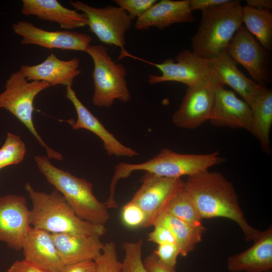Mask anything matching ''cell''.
<instances>
[{
    "label": "cell",
    "mask_w": 272,
    "mask_h": 272,
    "mask_svg": "<svg viewBox=\"0 0 272 272\" xmlns=\"http://www.w3.org/2000/svg\"><path fill=\"white\" fill-rule=\"evenodd\" d=\"M184 188L202 219L220 217L235 222L247 242H254L262 234L247 222L234 185L221 173L207 170L188 176Z\"/></svg>",
    "instance_id": "obj_1"
},
{
    "label": "cell",
    "mask_w": 272,
    "mask_h": 272,
    "mask_svg": "<svg viewBox=\"0 0 272 272\" xmlns=\"http://www.w3.org/2000/svg\"><path fill=\"white\" fill-rule=\"evenodd\" d=\"M25 189L31 200V227L51 234L70 233L101 237L106 232L105 226L82 220L75 213L63 196L56 190L50 193L35 190L30 183Z\"/></svg>",
    "instance_id": "obj_2"
},
{
    "label": "cell",
    "mask_w": 272,
    "mask_h": 272,
    "mask_svg": "<svg viewBox=\"0 0 272 272\" xmlns=\"http://www.w3.org/2000/svg\"><path fill=\"white\" fill-rule=\"evenodd\" d=\"M34 160L39 171L63 196L79 218L105 226L110 218L108 209L94 195L91 183L55 167L47 156L37 155Z\"/></svg>",
    "instance_id": "obj_3"
},
{
    "label": "cell",
    "mask_w": 272,
    "mask_h": 272,
    "mask_svg": "<svg viewBox=\"0 0 272 272\" xmlns=\"http://www.w3.org/2000/svg\"><path fill=\"white\" fill-rule=\"evenodd\" d=\"M242 7L239 1L230 0L201 11L198 27L191 39L192 52L210 60L226 51L242 26Z\"/></svg>",
    "instance_id": "obj_4"
},
{
    "label": "cell",
    "mask_w": 272,
    "mask_h": 272,
    "mask_svg": "<svg viewBox=\"0 0 272 272\" xmlns=\"http://www.w3.org/2000/svg\"><path fill=\"white\" fill-rule=\"evenodd\" d=\"M225 161L218 151L204 154H180L164 148L143 163L120 162L116 164L110 191L114 192L117 181L128 177L134 171H144L159 176L181 178L183 176L188 177L209 170L210 167Z\"/></svg>",
    "instance_id": "obj_5"
},
{
    "label": "cell",
    "mask_w": 272,
    "mask_h": 272,
    "mask_svg": "<svg viewBox=\"0 0 272 272\" xmlns=\"http://www.w3.org/2000/svg\"><path fill=\"white\" fill-rule=\"evenodd\" d=\"M50 87V84L45 82H29L19 70L6 81L5 90L0 94V108H4L12 113L28 129L45 149L49 158L61 161L62 154L52 149L43 140L33 121V103L36 96Z\"/></svg>",
    "instance_id": "obj_6"
},
{
    "label": "cell",
    "mask_w": 272,
    "mask_h": 272,
    "mask_svg": "<svg viewBox=\"0 0 272 272\" xmlns=\"http://www.w3.org/2000/svg\"><path fill=\"white\" fill-rule=\"evenodd\" d=\"M92 58L94 93L92 102L98 107L109 108L115 100L128 102L131 95L126 81V70L121 63L114 61L102 45H91L87 50Z\"/></svg>",
    "instance_id": "obj_7"
},
{
    "label": "cell",
    "mask_w": 272,
    "mask_h": 272,
    "mask_svg": "<svg viewBox=\"0 0 272 272\" xmlns=\"http://www.w3.org/2000/svg\"><path fill=\"white\" fill-rule=\"evenodd\" d=\"M70 4L86 16L90 31L101 42L120 48L122 53L126 52L125 33L134 19L125 10L111 5L97 8L80 1H70Z\"/></svg>",
    "instance_id": "obj_8"
},
{
    "label": "cell",
    "mask_w": 272,
    "mask_h": 272,
    "mask_svg": "<svg viewBox=\"0 0 272 272\" xmlns=\"http://www.w3.org/2000/svg\"><path fill=\"white\" fill-rule=\"evenodd\" d=\"M142 184L130 200L137 204L146 217L144 228L153 226L165 212L170 200L184 185L180 178L165 177L145 172Z\"/></svg>",
    "instance_id": "obj_9"
},
{
    "label": "cell",
    "mask_w": 272,
    "mask_h": 272,
    "mask_svg": "<svg viewBox=\"0 0 272 272\" xmlns=\"http://www.w3.org/2000/svg\"><path fill=\"white\" fill-rule=\"evenodd\" d=\"M175 58L176 61L172 58H167L158 63L143 60L154 65L161 72L160 75H149L148 83L154 85L165 82H176L189 87L216 78L209 65V60L195 55L192 51L183 50Z\"/></svg>",
    "instance_id": "obj_10"
},
{
    "label": "cell",
    "mask_w": 272,
    "mask_h": 272,
    "mask_svg": "<svg viewBox=\"0 0 272 272\" xmlns=\"http://www.w3.org/2000/svg\"><path fill=\"white\" fill-rule=\"evenodd\" d=\"M221 85L223 84L215 77L187 87L180 106L172 115L173 123L179 128L193 129L210 120L215 92Z\"/></svg>",
    "instance_id": "obj_11"
},
{
    "label": "cell",
    "mask_w": 272,
    "mask_h": 272,
    "mask_svg": "<svg viewBox=\"0 0 272 272\" xmlns=\"http://www.w3.org/2000/svg\"><path fill=\"white\" fill-rule=\"evenodd\" d=\"M227 52L242 65L257 84L265 85L270 79V58L267 51L256 38L242 26L230 42Z\"/></svg>",
    "instance_id": "obj_12"
},
{
    "label": "cell",
    "mask_w": 272,
    "mask_h": 272,
    "mask_svg": "<svg viewBox=\"0 0 272 272\" xmlns=\"http://www.w3.org/2000/svg\"><path fill=\"white\" fill-rule=\"evenodd\" d=\"M14 32L22 37V44H33L52 49L86 52L93 40L86 33L69 30L47 31L27 21H18L12 25Z\"/></svg>",
    "instance_id": "obj_13"
},
{
    "label": "cell",
    "mask_w": 272,
    "mask_h": 272,
    "mask_svg": "<svg viewBox=\"0 0 272 272\" xmlns=\"http://www.w3.org/2000/svg\"><path fill=\"white\" fill-rule=\"evenodd\" d=\"M30 211L24 196L9 194L0 196V242L14 250H22L31 227Z\"/></svg>",
    "instance_id": "obj_14"
},
{
    "label": "cell",
    "mask_w": 272,
    "mask_h": 272,
    "mask_svg": "<svg viewBox=\"0 0 272 272\" xmlns=\"http://www.w3.org/2000/svg\"><path fill=\"white\" fill-rule=\"evenodd\" d=\"M209 121L215 126L242 128L251 132V108L234 92L221 85L215 92L213 110Z\"/></svg>",
    "instance_id": "obj_15"
},
{
    "label": "cell",
    "mask_w": 272,
    "mask_h": 272,
    "mask_svg": "<svg viewBox=\"0 0 272 272\" xmlns=\"http://www.w3.org/2000/svg\"><path fill=\"white\" fill-rule=\"evenodd\" d=\"M66 97L73 104L77 114L76 121H67L74 129H85L97 135L102 141L103 147L109 156L133 157L139 155L134 150L121 143L110 132L99 119L83 104L71 86L66 88Z\"/></svg>",
    "instance_id": "obj_16"
},
{
    "label": "cell",
    "mask_w": 272,
    "mask_h": 272,
    "mask_svg": "<svg viewBox=\"0 0 272 272\" xmlns=\"http://www.w3.org/2000/svg\"><path fill=\"white\" fill-rule=\"evenodd\" d=\"M80 64L79 58L63 60L51 53L43 62L34 65H22L20 70L28 81L45 82L51 87H72L75 79L82 73Z\"/></svg>",
    "instance_id": "obj_17"
},
{
    "label": "cell",
    "mask_w": 272,
    "mask_h": 272,
    "mask_svg": "<svg viewBox=\"0 0 272 272\" xmlns=\"http://www.w3.org/2000/svg\"><path fill=\"white\" fill-rule=\"evenodd\" d=\"M24 259L50 272H60L65 266L52 235L44 230L30 227L23 241Z\"/></svg>",
    "instance_id": "obj_18"
},
{
    "label": "cell",
    "mask_w": 272,
    "mask_h": 272,
    "mask_svg": "<svg viewBox=\"0 0 272 272\" xmlns=\"http://www.w3.org/2000/svg\"><path fill=\"white\" fill-rule=\"evenodd\" d=\"M195 18L191 11L189 0H161L138 18L134 27L138 30L151 28L162 30L177 23H191Z\"/></svg>",
    "instance_id": "obj_19"
},
{
    "label": "cell",
    "mask_w": 272,
    "mask_h": 272,
    "mask_svg": "<svg viewBox=\"0 0 272 272\" xmlns=\"http://www.w3.org/2000/svg\"><path fill=\"white\" fill-rule=\"evenodd\" d=\"M228 269L231 272H267L272 269V228L260 236L246 250L230 256Z\"/></svg>",
    "instance_id": "obj_20"
},
{
    "label": "cell",
    "mask_w": 272,
    "mask_h": 272,
    "mask_svg": "<svg viewBox=\"0 0 272 272\" xmlns=\"http://www.w3.org/2000/svg\"><path fill=\"white\" fill-rule=\"evenodd\" d=\"M209 63L219 82L224 86L227 85L231 87L250 106L263 85L257 84L242 73L227 50L216 58L209 60Z\"/></svg>",
    "instance_id": "obj_21"
},
{
    "label": "cell",
    "mask_w": 272,
    "mask_h": 272,
    "mask_svg": "<svg viewBox=\"0 0 272 272\" xmlns=\"http://www.w3.org/2000/svg\"><path fill=\"white\" fill-rule=\"evenodd\" d=\"M21 13L56 23L60 28L67 30L85 27L88 23L84 13L66 8L57 0H22Z\"/></svg>",
    "instance_id": "obj_22"
},
{
    "label": "cell",
    "mask_w": 272,
    "mask_h": 272,
    "mask_svg": "<svg viewBox=\"0 0 272 272\" xmlns=\"http://www.w3.org/2000/svg\"><path fill=\"white\" fill-rule=\"evenodd\" d=\"M64 265L94 260L101 253L104 244L99 236L70 233L51 234Z\"/></svg>",
    "instance_id": "obj_23"
},
{
    "label": "cell",
    "mask_w": 272,
    "mask_h": 272,
    "mask_svg": "<svg viewBox=\"0 0 272 272\" xmlns=\"http://www.w3.org/2000/svg\"><path fill=\"white\" fill-rule=\"evenodd\" d=\"M252 113L251 133L259 141L262 150L271 152L270 132L272 125V91L262 85L250 105Z\"/></svg>",
    "instance_id": "obj_24"
},
{
    "label": "cell",
    "mask_w": 272,
    "mask_h": 272,
    "mask_svg": "<svg viewBox=\"0 0 272 272\" xmlns=\"http://www.w3.org/2000/svg\"><path fill=\"white\" fill-rule=\"evenodd\" d=\"M156 224L162 225L171 231L180 248V255L182 256H186L195 249L206 231V228L192 227L166 212L158 218Z\"/></svg>",
    "instance_id": "obj_25"
},
{
    "label": "cell",
    "mask_w": 272,
    "mask_h": 272,
    "mask_svg": "<svg viewBox=\"0 0 272 272\" xmlns=\"http://www.w3.org/2000/svg\"><path fill=\"white\" fill-rule=\"evenodd\" d=\"M242 21L246 29L267 51L272 47V13L245 5L242 7Z\"/></svg>",
    "instance_id": "obj_26"
},
{
    "label": "cell",
    "mask_w": 272,
    "mask_h": 272,
    "mask_svg": "<svg viewBox=\"0 0 272 272\" xmlns=\"http://www.w3.org/2000/svg\"><path fill=\"white\" fill-rule=\"evenodd\" d=\"M165 212L192 227L205 228L193 201L184 188V185L170 200Z\"/></svg>",
    "instance_id": "obj_27"
},
{
    "label": "cell",
    "mask_w": 272,
    "mask_h": 272,
    "mask_svg": "<svg viewBox=\"0 0 272 272\" xmlns=\"http://www.w3.org/2000/svg\"><path fill=\"white\" fill-rule=\"evenodd\" d=\"M26 148L20 136L10 132L0 148V170L21 162L25 157Z\"/></svg>",
    "instance_id": "obj_28"
},
{
    "label": "cell",
    "mask_w": 272,
    "mask_h": 272,
    "mask_svg": "<svg viewBox=\"0 0 272 272\" xmlns=\"http://www.w3.org/2000/svg\"><path fill=\"white\" fill-rule=\"evenodd\" d=\"M143 240L124 242L122 247L124 257L121 262L120 272H148L142 259Z\"/></svg>",
    "instance_id": "obj_29"
},
{
    "label": "cell",
    "mask_w": 272,
    "mask_h": 272,
    "mask_svg": "<svg viewBox=\"0 0 272 272\" xmlns=\"http://www.w3.org/2000/svg\"><path fill=\"white\" fill-rule=\"evenodd\" d=\"M94 261L96 272H120L121 262L118 259L116 246L112 241L104 244L101 253Z\"/></svg>",
    "instance_id": "obj_30"
},
{
    "label": "cell",
    "mask_w": 272,
    "mask_h": 272,
    "mask_svg": "<svg viewBox=\"0 0 272 272\" xmlns=\"http://www.w3.org/2000/svg\"><path fill=\"white\" fill-rule=\"evenodd\" d=\"M121 219L124 225L128 228H144L146 217L137 204L129 201L122 209Z\"/></svg>",
    "instance_id": "obj_31"
},
{
    "label": "cell",
    "mask_w": 272,
    "mask_h": 272,
    "mask_svg": "<svg viewBox=\"0 0 272 272\" xmlns=\"http://www.w3.org/2000/svg\"><path fill=\"white\" fill-rule=\"evenodd\" d=\"M117 6L125 10L134 19L139 18L149 10L156 0H114Z\"/></svg>",
    "instance_id": "obj_32"
},
{
    "label": "cell",
    "mask_w": 272,
    "mask_h": 272,
    "mask_svg": "<svg viewBox=\"0 0 272 272\" xmlns=\"http://www.w3.org/2000/svg\"><path fill=\"white\" fill-rule=\"evenodd\" d=\"M154 252L164 264L172 268H175L177 257L180 254L178 245L173 243L159 244Z\"/></svg>",
    "instance_id": "obj_33"
},
{
    "label": "cell",
    "mask_w": 272,
    "mask_h": 272,
    "mask_svg": "<svg viewBox=\"0 0 272 272\" xmlns=\"http://www.w3.org/2000/svg\"><path fill=\"white\" fill-rule=\"evenodd\" d=\"M154 230L148 235V240L159 244L167 243H177L175 237L166 227L159 224L154 226Z\"/></svg>",
    "instance_id": "obj_34"
},
{
    "label": "cell",
    "mask_w": 272,
    "mask_h": 272,
    "mask_svg": "<svg viewBox=\"0 0 272 272\" xmlns=\"http://www.w3.org/2000/svg\"><path fill=\"white\" fill-rule=\"evenodd\" d=\"M143 262L148 272H176L175 268L164 264L154 252L148 255Z\"/></svg>",
    "instance_id": "obj_35"
},
{
    "label": "cell",
    "mask_w": 272,
    "mask_h": 272,
    "mask_svg": "<svg viewBox=\"0 0 272 272\" xmlns=\"http://www.w3.org/2000/svg\"><path fill=\"white\" fill-rule=\"evenodd\" d=\"M6 272H50L25 259L16 260L13 263Z\"/></svg>",
    "instance_id": "obj_36"
},
{
    "label": "cell",
    "mask_w": 272,
    "mask_h": 272,
    "mask_svg": "<svg viewBox=\"0 0 272 272\" xmlns=\"http://www.w3.org/2000/svg\"><path fill=\"white\" fill-rule=\"evenodd\" d=\"M60 272H96L94 260H85L65 265Z\"/></svg>",
    "instance_id": "obj_37"
},
{
    "label": "cell",
    "mask_w": 272,
    "mask_h": 272,
    "mask_svg": "<svg viewBox=\"0 0 272 272\" xmlns=\"http://www.w3.org/2000/svg\"><path fill=\"white\" fill-rule=\"evenodd\" d=\"M230 0H189V7L192 12L195 10L202 11L228 2Z\"/></svg>",
    "instance_id": "obj_38"
},
{
    "label": "cell",
    "mask_w": 272,
    "mask_h": 272,
    "mask_svg": "<svg viewBox=\"0 0 272 272\" xmlns=\"http://www.w3.org/2000/svg\"><path fill=\"white\" fill-rule=\"evenodd\" d=\"M247 6L259 9L271 10V0H246Z\"/></svg>",
    "instance_id": "obj_39"
},
{
    "label": "cell",
    "mask_w": 272,
    "mask_h": 272,
    "mask_svg": "<svg viewBox=\"0 0 272 272\" xmlns=\"http://www.w3.org/2000/svg\"><path fill=\"white\" fill-rule=\"evenodd\" d=\"M267 272H271V271H267Z\"/></svg>",
    "instance_id": "obj_40"
}]
</instances>
